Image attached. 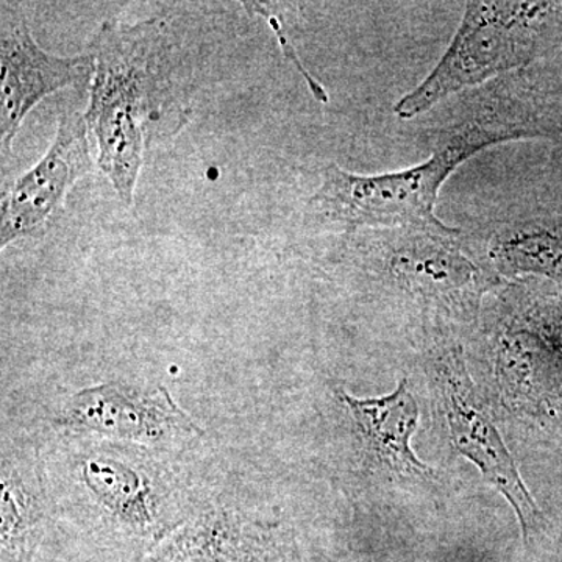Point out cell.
Returning <instances> with one entry per match:
<instances>
[{
    "instance_id": "5b68a950",
    "label": "cell",
    "mask_w": 562,
    "mask_h": 562,
    "mask_svg": "<svg viewBox=\"0 0 562 562\" xmlns=\"http://www.w3.org/2000/svg\"><path fill=\"white\" fill-rule=\"evenodd\" d=\"M0 22V140L5 157L22 122L44 98L66 88L87 90L94 58L88 50L57 57L41 49L27 18L11 3H2Z\"/></svg>"
},
{
    "instance_id": "9c48e42d",
    "label": "cell",
    "mask_w": 562,
    "mask_h": 562,
    "mask_svg": "<svg viewBox=\"0 0 562 562\" xmlns=\"http://www.w3.org/2000/svg\"><path fill=\"white\" fill-rule=\"evenodd\" d=\"M144 562H283L265 532L227 516L202 517L177 528Z\"/></svg>"
},
{
    "instance_id": "30bf717a",
    "label": "cell",
    "mask_w": 562,
    "mask_h": 562,
    "mask_svg": "<svg viewBox=\"0 0 562 562\" xmlns=\"http://www.w3.org/2000/svg\"><path fill=\"white\" fill-rule=\"evenodd\" d=\"M349 406L369 452L391 471L405 476L430 475L431 469L417 460L412 438L419 422V406L405 380L382 398H355L341 395Z\"/></svg>"
},
{
    "instance_id": "3957f363",
    "label": "cell",
    "mask_w": 562,
    "mask_h": 562,
    "mask_svg": "<svg viewBox=\"0 0 562 562\" xmlns=\"http://www.w3.org/2000/svg\"><path fill=\"white\" fill-rule=\"evenodd\" d=\"M546 3L468 2L460 31L439 65L419 87L395 103L401 120H413L453 92L527 65L535 27Z\"/></svg>"
},
{
    "instance_id": "8992f818",
    "label": "cell",
    "mask_w": 562,
    "mask_h": 562,
    "mask_svg": "<svg viewBox=\"0 0 562 562\" xmlns=\"http://www.w3.org/2000/svg\"><path fill=\"white\" fill-rule=\"evenodd\" d=\"M438 387L454 450L471 460L512 503L528 541L541 527V512L525 487L501 432L483 408L460 355H449L439 362Z\"/></svg>"
},
{
    "instance_id": "4fadbf2b",
    "label": "cell",
    "mask_w": 562,
    "mask_h": 562,
    "mask_svg": "<svg viewBox=\"0 0 562 562\" xmlns=\"http://www.w3.org/2000/svg\"><path fill=\"white\" fill-rule=\"evenodd\" d=\"M492 258L506 272L562 276V239L547 232H514L494 244Z\"/></svg>"
},
{
    "instance_id": "7c38bea8",
    "label": "cell",
    "mask_w": 562,
    "mask_h": 562,
    "mask_svg": "<svg viewBox=\"0 0 562 562\" xmlns=\"http://www.w3.org/2000/svg\"><path fill=\"white\" fill-rule=\"evenodd\" d=\"M395 268L422 291L457 290L472 280L475 268L457 251L439 243L422 241L398 255Z\"/></svg>"
},
{
    "instance_id": "8fae6325",
    "label": "cell",
    "mask_w": 562,
    "mask_h": 562,
    "mask_svg": "<svg viewBox=\"0 0 562 562\" xmlns=\"http://www.w3.org/2000/svg\"><path fill=\"white\" fill-rule=\"evenodd\" d=\"M0 492V543L2 562H25L38 541L44 512L32 484L3 460Z\"/></svg>"
},
{
    "instance_id": "277c9868",
    "label": "cell",
    "mask_w": 562,
    "mask_h": 562,
    "mask_svg": "<svg viewBox=\"0 0 562 562\" xmlns=\"http://www.w3.org/2000/svg\"><path fill=\"white\" fill-rule=\"evenodd\" d=\"M79 480L106 530L132 550L149 553L180 527L166 508L165 486L150 464L120 450L95 449L81 458Z\"/></svg>"
},
{
    "instance_id": "7a4b0ae2",
    "label": "cell",
    "mask_w": 562,
    "mask_h": 562,
    "mask_svg": "<svg viewBox=\"0 0 562 562\" xmlns=\"http://www.w3.org/2000/svg\"><path fill=\"white\" fill-rule=\"evenodd\" d=\"M522 124L491 116L465 122L443 136L431 157L406 171L358 176L331 162L322 172L312 199L317 214L347 231L358 227H412L436 235H454L436 217L443 181L472 155L494 144L530 136Z\"/></svg>"
},
{
    "instance_id": "6da1fadb",
    "label": "cell",
    "mask_w": 562,
    "mask_h": 562,
    "mask_svg": "<svg viewBox=\"0 0 562 562\" xmlns=\"http://www.w3.org/2000/svg\"><path fill=\"white\" fill-rule=\"evenodd\" d=\"M165 44L162 22L151 18L105 21L88 47L94 76L85 120L98 144L95 162L125 206L133 205L143 168L144 124L160 105Z\"/></svg>"
},
{
    "instance_id": "ba28073f",
    "label": "cell",
    "mask_w": 562,
    "mask_h": 562,
    "mask_svg": "<svg viewBox=\"0 0 562 562\" xmlns=\"http://www.w3.org/2000/svg\"><path fill=\"white\" fill-rule=\"evenodd\" d=\"M90 128L85 114L63 111L44 157L3 194L0 247L32 238L60 209L70 188L92 171Z\"/></svg>"
},
{
    "instance_id": "52a82bcc",
    "label": "cell",
    "mask_w": 562,
    "mask_h": 562,
    "mask_svg": "<svg viewBox=\"0 0 562 562\" xmlns=\"http://www.w3.org/2000/svg\"><path fill=\"white\" fill-rule=\"evenodd\" d=\"M58 424L81 432L138 443L169 446L202 435L165 387L146 391L131 384L87 387L69 398Z\"/></svg>"
},
{
    "instance_id": "5bb4252c",
    "label": "cell",
    "mask_w": 562,
    "mask_h": 562,
    "mask_svg": "<svg viewBox=\"0 0 562 562\" xmlns=\"http://www.w3.org/2000/svg\"><path fill=\"white\" fill-rule=\"evenodd\" d=\"M255 11H258V13L262 14V16L268 20V22H271V25L273 27V31L277 33V38H279L281 44V49H283L284 55H286L288 60H291L292 65L297 66L299 72L302 74L303 77H305L306 80H308L310 90L313 91L314 98L317 99L319 102H328V95L327 91L322 88V85L319 81H316L313 79L312 76H310L308 72H306L305 68H303L302 63L299 61L297 54H295L294 46H292L291 41L288 40L286 33H284L283 27H281V22L279 21V18L273 16V14L269 13L268 10L261 9V5L255 7Z\"/></svg>"
}]
</instances>
